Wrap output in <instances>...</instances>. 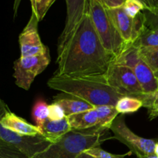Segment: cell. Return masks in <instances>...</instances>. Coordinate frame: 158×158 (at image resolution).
<instances>
[{
	"label": "cell",
	"mask_w": 158,
	"mask_h": 158,
	"mask_svg": "<svg viewBox=\"0 0 158 158\" xmlns=\"http://www.w3.org/2000/svg\"><path fill=\"white\" fill-rule=\"evenodd\" d=\"M114 59L102 44L87 12L58 52L54 75L103 77Z\"/></svg>",
	"instance_id": "1"
},
{
	"label": "cell",
	"mask_w": 158,
	"mask_h": 158,
	"mask_svg": "<svg viewBox=\"0 0 158 158\" xmlns=\"http://www.w3.org/2000/svg\"><path fill=\"white\" fill-rule=\"evenodd\" d=\"M49 88L77 97L94 106H116L124 97L118 94L103 77H66L54 75L47 82Z\"/></svg>",
	"instance_id": "2"
},
{
	"label": "cell",
	"mask_w": 158,
	"mask_h": 158,
	"mask_svg": "<svg viewBox=\"0 0 158 158\" xmlns=\"http://www.w3.org/2000/svg\"><path fill=\"white\" fill-rule=\"evenodd\" d=\"M102 131L98 127L90 132L71 131L33 158H78L82 153L100 147L104 140L110 139L103 137Z\"/></svg>",
	"instance_id": "3"
},
{
	"label": "cell",
	"mask_w": 158,
	"mask_h": 158,
	"mask_svg": "<svg viewBox=\"0 0 158 158\" xmlns=\"http://www.w3.org/2000/svg\"><path fill=\"white\" fill-rule=\"evenodd\" d=\"M88 12L105 49L115 56H118L127 46L113 22L107 8L100 0H89Z\"/></svg>",
	"instance_id": "4"
},
{
	"label": "cell",
	"mask_w": 158,
	"mask_h": 158,
	"mask_svg": "<svg viewBox=\"0 0 158 158\" xmlns=\"http://www.w3.org/2000/svg\"><path fill=\"white\" fill-rule=\"evenodd\" d=\"M9 110V106L0 97V120ZM0 142L16 148L28 158H33L47 149L52 143L44 136L36 137L21 136L3 127L0 123Z\"/></svg>",
	"instance_id": "5"
},
{
	"label": "cell",
	"mask_w": 158,
	"mask_h": 158,
	"mask_svg": "<svg viewBox=\"0 0 158 158\" xmlns=\"http://www.w3.org/2000/svg\"><path fill=\"white\" fill-rule=\"evenodd\" d=\"M110 130L114 134V138L126 145L137 158H147L155 154L156 140L143 138L134 134L126 124L123 116H117Z\"/></svg>",
	"instance_id": "6"
},
{
	"label": "cell",
	"mask_w": 158,
	"mask_h": 158,
	"mask_svg": "<svg viewBox=\"0 0 158 158\" xmlns=\"http://www.w3.org/2000/svg\"><path fill=\"white\" fill-rule=\"evenodd\" d=\"M49 63V52L33 56L19 57L14 62L13 66V77L16 86L29 90L35 77L42 73Z\"/></svg>",
	"instance_id": "7"
},
{
	"label": "cell",
	"mask_w": 158,
	"mask_h": 158,
	"mask_svg": "<svg viewBox=\"0 0 158 158\" xmlns=\"http://www.w3.org/2000/svg\"><path fill=\"white\" fill-rule=\"evenodd\" d=\"M107 83L122 96L139 97L143 90L132 69L117 64L113 61L106 74Z\"/></svg>",
	"instance_id": "8"
},
{
	"label": "cell",
	"mask_w": 158,
	"mask_h": 158,
	"mask_svg": "<svg viewBox=\"0 0 158 158\" xmlns=\"http://www.w3.org/2000/svg\"><path fill=\"white\" fill-rule=\"evenodd\" d=\"M107 10L125 43L127 44L134 43L144 26L143 11L136 18H131L126 13L123 6L114 9L107 8Z\"/></svg>",
	"instance_id": "9"
},
{
	"label": "cell",
	"mask_w": 158,
	"mask_h": 158,
	"mask_svg": "<svg viewBox=\"0 0 158 158\" xmlns=\"http://www.w3.org/2000/svg\"><path fill=\"white\" fill-rule=\"evenodd\" d=\"M38 19L32 12L29 22L19 36L20 57L33 56L49 52L47 46L41 41L38 32Z\"/></svg>",
	"instance_id": "10"
},
{
	"label": "cell",
	"mask_w": 158,
	"mask_h": 158,
	"mask_svg": "<svg viewBox=\"0 0 158 158\" xmlns=\"http://www.w3.org/2000/svg\"><path fill=\"white\" fill-rule=\"evenodd\" d=\"M66 20L64 29L58 40L57 52L63 46L73 32L85 14L88 12L89 0H66Z\"/></svg>",
	"instance_id": "11"
},
{
	"label": "cell",
	"mask_w": 158,
	"mask_h": 158,
	"mask_svg": "<svg viewBox=\"0 0 158 158\" xmlns=\"http://www.w3.org/2000/svg\"><path fill=\"white\" fill-rule=\"evenodd\" d=\"M1 125L6 130L21 136L36 137L43 135L41 130L36 126L19 117L10 110L7 111L0 120Z\"/></svg>",
	"instance_id": "12"
},
{
	"label": "cell",
	"mask_w": 158,
	"mask_h": 158,
	"mask_svg": "<svg viewBox=\"0 0 158 158\" xmlns=\"http://www.w3.org/2000/svg\"><path fill=\"white\" fill-rule=\"evenodd\" d=\"M133 70L143 94H153L158 92V77L142 59Z\"/></svg>",
	"instance_id": "13"
},
{
	"label": "cell",
	"mask_w": 158,
	"mask_h": 158,
	"mask_svg": "<svg viewBox=\"0 0 158 158\" xmlns=\"http://www.w3.org/2000/svg\"><path fill=\"white\" fill-rule=\"evenodd\" d=\"M64 96V94H59L54 97L53 100V102L58 103L63 107L66 117H70L74 114L85 112L95 108V106H92L84 100L68 94Z\"/></svg>",
	"instance_id": "14"
},
{
	"label": "cell",
	"mask_w": 158,
	"mask_h": 158,
	"mask_svg": "<svg viewBox=\"0 0 158 158\" xmlns=\"http://www.w3.org/2000/svg\"><path fill=\"white\" fill-rule=\"evenodd\" d=\"M73 131L67 117L58 121L47 120L45 122L42 132L43 135L51 143H56L62 137Z\"/></svg>",
	"instance_id": "15"
},
{
	"label": "cell",
	"mask_w": 158,
	"mask_h": 158,
	"mask_svg": "<svg viewBox=\"0 0 158 158\" xmlns=\"http://www.w3.org/2000/svg\"><path fill=\"white\" fill-rule=\"evenodd\" d=\"M73 131H86L98 127L99 119L95 109L68 117Z\"/></svg>",
	"instance_id": "16"
},
{
	"label": "cell",
	"mask_w": 158,
	"mask_h": 158,
	"mask_svg": "<svg viewBox=\"0 0 158 158\" xmlns=\"http://www.w3.org/2000/svg\"><path fill=\"white\" fill-rule=\"evenodd\" d=\"M140 59V49L134 43H131L127 45L121 53L114 59V62L117 64L127 66L133 69Z\"/></svg>",
	"instance_id": "17"
},
{
	"label": "cell",
	"mask_w": 158,
	"mask_h": 158,
	"mask_svg": "<svg viewBox=\"0 0 158 158\" xmlns=\"http://www.w3.org/2000/svg\"><path fill=\"white\" fill-rule=\"evenodd\" d=\"M94 109L98 116V128L103 131L110 129L113 122L119 115V113L117 112L114 106L104 105V106H95Z\"/></svg>",
	"instance_id": "18"
},
{
	"label": "cell",
	"mask_w": 158,
	"mask_h": 158,
	"mask_svg": "<svg viewBox=\"0 0 158 158\" xmlns=\"http://www.w3.org/2000/svg\"><path fill=\"white\" fill-rule=\"evenodd\" d=\"M134 44L139 49H147L158 46V33L145 26L140 31L138 38Z\"/></svg>",
	"instance_id": "19"
},
{
	"label": "cell",
	"mask_w": 158,
	"mask_h": 158,
	"mask_svg": "<svg viewBox=\"0 0 158 158\" xmlns=\"http://www.w3.org/2000/svg\"><path fill=\"white\" fill-rule=\"evenodd\" d=\"M143 106V102L137 97L124 96L117 101L115 108L119 114L137 112Z\"/></svg>",
	"instance_id": "20"
},
{
	"label": "cell",
	"mask_w": 158,
	"mask_h": 158,
	"mask_svg": "<svg viewBox=\"0 0 158 158\" xmlns=\"http://www.w3.org/2000/svg\"><path fill=\"white\" fill-rule=\"evenodd\" d=\"M32 116L36 126L42 131L45 122L48 120V105L44 100H39L32 107Z\"/></svg>",
	"instance_id": "21"
},
{
	"label": "cell",
	"mask_w": 158,
	"mask_h": 158,
	"mask_svg": "<svg viewBox=\"0 0 158 158\" xmlns=\"http://www.w3.org/2000/svg\"><path fill=\"white\" fill-rule=\"evenodd\" d=\"M140 56L158 77V46L140 49Z\"/></svg>",
	"instance_id": "22"
},
{
	"label": "cell",
	"mask_w": 158,
	"mask_h": 158,
	"mask_svg": "<svg viewBox=\"0 0 158 158\" xmlns=\"http://www.w3.org/2000/svg\"><path fill=\"white\" fill-rule=\"evenodd\" d=\"M32 6V12L39 22L44 19L49 9L56 0H29Z\"/></svg>",
	"instance_id": "23"
},
{
	"label": "cell",
	"mask_w": 158,
	"mask_h": 158,
	"mask_svg": "<svg viewBox=\"0 0 158 158\" xmlns=\"http://www.w3.org/2000/svg\"><path fill=\"white\" fill-rule=\"evenodd\" d=\"M122 6L126 13L131 18H136L139 14L147 9L144 5L138 0H126Z\"/></svg>",
	"instance_id": "24"
},
{
	"label": "cell",
	"mask_w": 158,
	"mask_h": 158,
	"mask_svg": "<svg viewBox=\"0 0 158 158\" xmlns=\"http://www.w3.org/2000/svg\"><path fill=\"white\" fill-rule=\"evenodd\" d=\"M0 158H28L16 148L0 142Z\"/></svg>",
	"instance_id": "25"
},
{
	"label": "cell",
	"mask_w": 158,
	"mask_h": 158,
	"mask_svg": "<svg viewBox=\"0 0 158 158\" xmlns=\"http://www.w3.org/2000/svg\"><path fill=\"white\" fill-rule=\"evenodd\" d=\"M66 117L64 110L58 103L53 102L48 105V120L51 121H58Z\"/></svg>",
	"instance_id": "26"
},
{
	"label": "cell",
	"mask_w": 158,
	"mask_h": 158,
	"mask_svg": "<svg viewBox=\"0 0 158 158\" xmlns=\"http://www.w3.org/2000/svg\"><path fill=\"white\" fill-rule=\"evenodd\" d=\"M145 26L158 33V10H143Z\"/></svg>",
	"instance_id": "27"
},
{
	"label": "cell",
	"mask_w": 158,
	"mask_h": 158,
	"mask_svg": "<svg viewBox=\"0 0 158 158\" xmlns=\"http://www.w3.org/2000/svg\"><path fill=\"white\" fill-rule=\"evenodd\" d=\"M85 153L93 156V157L95 158H123L125 156L127 155L128 154H130V153H128V154H124V155H116V154H110V153L101 149V148H99V147L90 148V149L85 151Z\"/></svg>",
	"instance_id": "28"
},
{
	"label": "cell",
	"mask_w": 158,
	"mask_h": 158,
	"mask_svg": "<svg viewBox=\"0 0 158 158\" xmlns=\"http://www.w3.org/2000/svg\"><path fill=\"white\" fill-rule=\"evenodd\" d=\"M126 0H100L102 3L108 9L120 7L123 5Z\"/></svg>",
	"instance_id": "29"
},
{
	"label": "cell",
	"mask_w": 158,
	"mask_h": 158,
	"mask_svg": "<svg viewBox=\"0 0 158 158\" xmlns=\"http://www.w3.org/2000/svg\"><path fill=\"white\" fill-rule=\"evenodd\" d=\"M148 2L149 4L150 10H158V0H148Z\"/></svg>",
	"instance_id": "30"
},
{
	"label": "cell",
	"mask_w": 158,
	"mask_h": 158,
	"mask_svg": "<svg viewBox=\"0 0 158 158\" xmlns=\"http://www.w3.org/2000/svg\"><path fill=\"white\" fill-rule=\"evenodd\" d=\"M22 0H14V4H13V12H14V18H15L17 15V12H18L19 7L20 6Z\"/></svg>",
	"instance_id": "31"
},
{
	"label": "cell",
	"mask_w": 158,
	"mask_h": 158,
	"mask_svg": "<svg viewBox=\"0 0 158 158\" xmlns=\"http://www.w3.org/2000/svg\"><path fill=\"white\" fill-rule=\"evenodd\" d=\"M78 158H95V157H94L93 156L89 155V154H86V153L83 152V153H82L80 156H79Z\"/></svg>",
	"instance_id": "32"
},
{
	"label": "cell",
	"mask_w": 158,
	"mask_h": 158,
	"mask_svg": "<svg viewBox=\"0 0 158 158\" xmlns=\"http://www.w3.org/2000/svg\"><path fill=\"white\" fill-rule=\"evenodd\" d=\"M138 1L141 2L144 5L145 7H146V9H147V10H150L149 4H148V0H138Z\"/></svg>",
	"instance_id": "33"
},
{
	"label": "cell",
	"mask_w": 158,
	"mask_h": 158,
	"mask_svg": "<svg viewBox=\"0 0 158 158\" xmlns=\"http://www.w3.org/2000/svg\"><path fill=\"white\" fill-rule=\"evenodd\" d=\"M154 154H155V155L157 156L158 157V142H157V143H156V147H155V151H154Z\"/></svg>",
	"instance_id": "34"
},
{
	"label": "cell",
	"mask_w": 158,
	"mask_h": 158,
	"mask_svg": "<svg viewBox=\"0 0 158 158\" xmlns=\"http://www.w3.org/2000/svg\"><path fill=\"white\" fill-rule=\"evenodd\" d=\"M147 158H158L157 156L155 155V154H154V155H152V156H149V157H148Z\"/></svg>",
	"instance_id": "35"
}]
</instances>
